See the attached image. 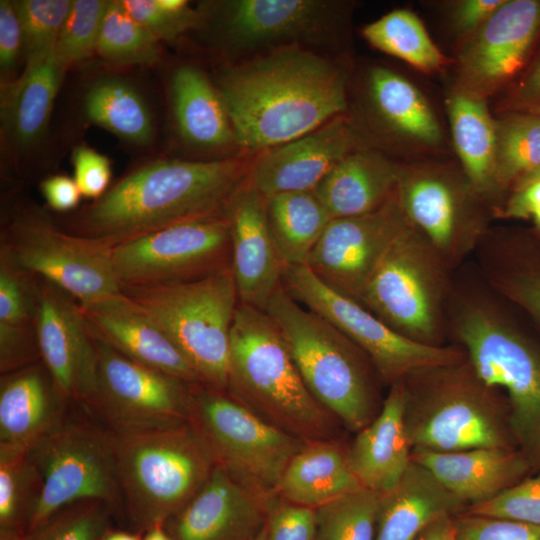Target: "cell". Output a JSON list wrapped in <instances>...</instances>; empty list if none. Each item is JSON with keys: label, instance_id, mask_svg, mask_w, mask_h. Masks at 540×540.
Here are the masks:
<instances>
[{"label": "cell", "instance_id": "cell-46", "mask_svg": "<svg viewBox=\"0 0 540 540\" xmlns=\"http://www.w3.org/2000/svg\"><path fill=\"white\" fill-rule=\"evenodd\" d=\"M109 1L75 0L63 25L56 53L68 67L96 52L103 17Z\"/></svg>", "mask_w": 540, "mask_h": 540}, {"label": "cell", "instance_id": "cell-15", "mask_svg": "<svg viewBox=\"0 0 540 540\" xmlns=\"http://www.w3.org/2000/svg\"><path fill=\"white\" fill-rule=\"evenodd\" d=\"M94 339L98 389L87 413L104 422L105 429L160 428L192 422L193 393L199 385L141 365Z\"/></svg>", "mask_w": 540, "mask_h": 540}, {"label": "cell", "instance_id": "cell-37", "mask_svg": "<svg viewBox=\"0 0 540 540\" xmlns=\"http://www.w3.org/2000/svg\"><path fill=\"white\" fill-rule=\"evenodd\" d=\"M370 92L380 115L397 132L425 144L440 141L435 115L408 80L388 69L375 68L370 75Z\"/></svg>", "mask_w": 540, "mask_h": 540}, {"label": "cell", "instance_id": "cell-23", "mask_svg": "<svg viewBox=\"0 0 540 540\" xmlns=\"http://www.w3.org/2000/svg\"><path fill=\"white\" fill-rule=\"evenodd\" d=\"M266 499L217 464L196 495L164 526L173 540H248L267 514Z\"/></svg>", "mask_w": 540, "mask_h": 540}, {"label": "cell", "instance_id": "cell-6", "mask_svg": "<svg viewBox=\"0 0 540 540\" xmlns=\"http://www.w3.org/2000/svg\"><path fill=\"white\" fill-rule=\"evenodd\" d=\"M403 381L411 450L518 449L505 397L484 383L467 358L417 371Z\"/></svg>", "mask_w": 540, "mask_h": 540}, {"label": "cell", "instance_id": "cell-32", "mask_svg": "<svg viewBox=\"0 0 540 540\" xmlns=\"http://www.w3.org/2000/svg\"><path fill=\"white\" fill-rule=\"evenodd\" d=\"M362 488L347 451L329 439L306 442L287 465L277 494L294 504L317 509Z\"/></svg>", "mask_w": 540, "mask_h": 540}, {"label": "cell", "instance_id": "cell-58", "mask_svg": "<svg viewBox=\"0 0 540 540\" xmlns=\"http://www.w3.org/2000/svg\"><path fill=\"white\" fill-rule=\"evenodd\" d=\"M101 540H143L142 534L138 532H127L109 529Z\"/></svg>", "mask_w": 540, "mask_h": 540}, {"label": "cell", "instance_id": "cell-36", "mask_svg": "<svg viewBox=\"0 0 540 540\" xmlns=\"http://www.w3.org/2000/svg\"><path fill=\"white\" fill-rule=\"evenodd\" d=\"M266 215L272 239L286 266L307 265L312 250L332 220L314 191L269 196Z\"/></svg>", "mask_w": 540, "mask_h": 540}, {"label": "cell", "instance_id": "cell-25", "mask_svg": "<svg viewBox=\"0 0 540 540\" xmlns=\"http://www.w3.org/2000/svg\"><path fill=\"white\" fill-rule=\"evenodd\" d=\"M411 460L427 469L467 506L490 500L533 473L516 448L453 452L412 449Z\"/></svg>", "mask_w": 540, "mask_h": 540}, {"label": "cell", "instance_id": "cell-43", "mask_svg": "<svg viewBox=\"0 0 540 540\" xmlns=\"http://www.w3.org/2000/svg\"><path fill=\"white\" fill-rule=\"evenodd\" d=\"M380 494L365 488L316 509L317 540H375Z\"/></svg>", "mask_w": 540, "mask_h": 540}, {"label": "cell", "instance_id": "cell-13", "mask_svg": "<svg viewBox=\"0 0 540 540\" xmlns=\"http://www.w3.org/2000/svg\"><path fill=\"white\" fill-rule=\"evenodd\" d=\"M30 455L39 473L40 492L26 535L59 510L80 501H101L122 513L114 458L105 429L66 419Z\"/></svg>", "mask_w": 540, "mask_h": 540}, {"label": "cell", "instance_id": "cell-39", "mask_svg": "<svg viewBox=\"0 0 540 540\" xmlns=\"http://www.w3.org/2000/svg\"><path fill=\"white\" fill-rule=\"evenodd\" d=\"M40 492L30 452L0 449V540H21Z\"/></svg>", "mask_w": 540, "mask_h": 540}, {"label": "cell", "instance_id": "cell-38", "mask_svg": "<svg viewBox=\"0 0 540 540\" xmlns=\"http://www.w3.org/2000/svg\"><path fill=\"white\" fill-rule=\"evenodd\" d=\"M84 111L91 122L132 143L146 144L152 138L149 109L124 81L104 79L92 85L85 96Z\"/></svg>", "mask_w": 540, "mask_h": 540}, {"label": "cell", "instance_id": "cell-19", "mask_svg": "<svg viewBox=\"0 0 540 540\" xmlns=\"http://www.w3.org/2000/svg\"><path fill=\"white\" fill-rule=\"evenodd\" d=\"M540 35V0H506L460 55L464 90L482 98L516 75Z\"/></svg>", "mask_w": 540, "mask_h": 540}, {"label": "cell", "instance_id": "cell-45", "mask_svg": "<svg viewBox=\"0 0 540 540\" xmlns=\"http://www.w3.org/2000/svg\"><path fill=\"white\" fill-rule=\"evenodd\" d=\"M115 510L108 504L80 501L52 515L21 540H101Z\"/></svg>", "mask_w": 540, "mask_h": 540}, {"label": "cell", "instance_id": "cell-22", "mask_svg": "<svg viewBox=\"0 0 540 540\" xmlns=\"http://www.w3.org/2000/svg\"><path fill=\"white\" fill-rule=\"evenodd\" d=\"M352 146L350 125L337 116L299 138L263 150L250 166L248 180L265 198L313 191Z\"/></svg>", "mask_w": 540, "mask_h": 540}, {"label": "cell", "instance_id": "cell-3", "mask_svg": "<svg viewBox=\"0 0 540 540\" xmlns=\"http://www.w3.org/2000/svg\"><path fill=\"white\" fill-rule=\"evenodd\" d=\"M448 315L477 375L504 392L516 447L540 471V332L479 295L452 292Z\"/></svg>", "mask_w": 540, "mask_h": 540}, {"label": "cell", "instance_id": "cell-40", "mask_svg": "<svg viewBox=\"0 0 540 540\" xmlns=\"http://www.w3.org/2000/svg\"><path fill=\"white\" fill-rule=\"evenodd\" d=\"M362 34L378 50L422 71L438 70L445 63V57L431 40L423 23L411 11H391L366 25Z\"/></svg>", "mask_w": 540, "mask_h": 540}, {"label": "cell", "instance_id": "cell-48", "mask_svg": "<svg viewBox=\"0 0 540 540\" xmlns=\"http://www.w3.org/2000/svg\"><path fill=\"white\" fill-rule=\"evenodd\" d=\"M125 10L159 40H173L195 26L198 14L184 0H122Z\"/></svg>", "mask_w": 540, "mask_h": 540}, {"label": "cell", "instance_id": "cell-29", "mask_svg": "<svg viewBox=\"0 0 540 540\" xmlns=\"http://www.w3.org/2000/svg\"><path fill=\"white\" fill-rule=\"evenodd\" d=\"M400 172V167L377 152L352 150L313 191L332 219L361 215L392 196Z\"/></svg>", "mask_w": 540, "mask_h": 540}, {"label": "cell", "instance_id": "cell-50", "mask_svg": "<svg viewBox=\"0 0 540 540\" xmlns=\"http://www.w3.org/2000/svg\"><path fill=\"white\" fill-rule=\"evenodd\" d=\"M454 525L456 540H540V526L513 520L458 514Z\"/></svg>", "mask_w": 540, "mask_h": 540}, {"label": "cell", "instance_id": "cell-57", "mask_svg": "<svg viewBox=\"0 0 540 540\" xmlns=\"http://www.w3.org/2000/svg\"><path fill=\"white\" fill-rule=\"evenodd\" d=\"M416 540H456L454 517L445 515L438 518Z\"/></svg>", "mask_w": 540, "mask_h": 540}, {"label": "cell", "instance_id": "cell-27", "mask_svg": "<svg viewBox=\"0 0 540 540\" xmlns=\"http://www.w3.org/2000/svg\"><path fill=\"white\" fill-rule=\"evenodd\" d=\"M331 7L315 0L231 1L224 27L233 45L253 48L319 33L327 28Z\"/></svg>", "mask_w": 540, "mask_h": 540}, {"label": "cell", "instance_id": "cell-30", "mask_svg": "<svg viewBox=\"0 0 540 540\" xmlns=\"http://www.w3.org/2000/svg\"><path fill=\"white\" fill-rule=\"evenodd\" d=\"M485 247L483 269L490 286L540 332V234L510 232Z\"/></svg>", "mask_w": 540, "mask_h": 540}, {"label": "cell", "instance_id": "cell-51", "mask_svg": "<svg viewBox=\"0 0 540 540\" xmlns=\"http://www.w3.org/2000/svg\"><path fill=\"white\" fill-rule=\"evenodd\" d=\"M74 180L82 196L97 200L109 189L111 165L107 157L86 146L72 155Z\"/></svg>", "mask_w": 540, "mask_h": 540}, {"label": "cell", "instance_id": "cell-8", "mask_svg": "<svg viewBox=\"0 0 540 540\" xmlns=\"http://www.w3.org/2000/svg\"><path fill=\"white\" fill-rule=\"evenodd\" d=\"M170 338L208 388L226 392L231 329L239 297L232 267L165 285L121 286Z\"/></svg>", "mask_w": 540, "mask_h": 540}, {"label": "cell", "instance_id": "cell-4", "mask_svg": "<svg viewBox=\"0 0 540 540\" xmlns=\"http://www.w3.org/2000/svg\"><path fill=\"white\" fill-rule=\"evenodd\" d=\"M226 393L305 442L333 439L335 417L308 390L274 321L242 303L231 329Z\"/></svg>", "mask_w": 540, "mask_h": 540}, {"label": "cell", "instance_id": "cell-59", "mask_svg": "<svg viewBox=\"0 0 540 540\" xmlns=\"http://www.w3.org/2000/svg\"><path fill=\"white\" fill-rule=\"evenodd\" d=\"M143 540H173V538L165 529L164 524L159 523L152 526L145 532Z\"/></svg>", "mask_w": 540, "mask_h": 540}, {"label": "cell", "instance_id": "cell-16", "mask_svg": "<svg viewBox=\"0 0 540 540\" xmlns=\"http://www.w3.org/2000/svg\"><path fill=\"white\" fill-rule=\"evenodd\" d=\"M411 225L396 188L373 211L333 218L306 266L330 288L359 301L388 249Z\"/></svg>", "mask_w": 540, "mask_h": 540}, {"label": "cell", "instance_id": "cell-53", "mask_svg": "<svg viewBox=\"0 0 540 540\" xmlns=\"http://www.w3.org/2000/svg\"><path fill=\"white\" fill-rule=\"evenodd\" d=\"M23 47L20 21L14 3L0 2V66L1 70H13Z\"/></svg>", "mask_w": 540, "mask_h": 540}, {"label": "cell", "instance_id": "cell-31", "mask_svg": "<svg viewBox=\"0 0 540 540\" xmlns=\"http://www.w3.org/2000/svg\"><path fill=\"white\" fill-rule=\"evenodd\" d=\"M37 277L0 249V372L40 361L37 339Z\"/></svg>", "mask_w": 540, "mask_h": 540}, {"label": "cell", "instance_id": "cell-20", "mask_svg": "<svg viewBox=\"0 0 540 540\" xmlns=\"http://www.w3.org/2000/svg\"><path fill=\"white\" fill-rule=\"evenodd\" d=\"M225 215L239 302L265 310L271 296L282 285L286 264L269 230L266 198L248 177L229 201Z\"/></svg>", "mask_w": 540, "mask_h": 540}, {"label": "cell", "instance_id": "cell-54", "mask_svg": "<svg viewBox=\"0 0 540 540\" xmlns=\"http://www.w3.org/2000/svg\"><path fill=\"white\" fill-rule=\"evenodd\" d=\"M40 189L48 205L58 212L74 209L82 197L75 180L64 175L46 178L41 182Z\"/></svg>", "mask_w": 540, "mask_h": 540}, {"label": "cell", "instance_id": "cell-17", "mask_svg": "<svg viewBox=\"0 0 540 540\" xmlns=\"http://www.w3.org/2000/svg\"><path fill=\"white\" fill-rule=\"evenodd\" d=\"M37 284L40 359L67 402L87 412L98 389L95 339L74 297L46 279Z\"/></svg>", "mask_w": 540, "mask_h": 540}, {"label": "cell", "instance_id": "cell-34", "mask_svg": "<svg viewBox=\"0 0 540 540\" xmlns=\"http://www.w3.org/2000/svg\"><path fill=\"white\" fill-rule=\"evenodd\" d=\"M175 118L181 135L201 147H220L235 135L218 90L195 67L176 70L171 83Z\"/></svg>", "mask_w": 540, "mask_h": 540}, {"label": "cell", "instance_id": "cell-61", "mask_svg": "<svg viewBox=\"0 0 540 540\" xmlns=\"http://www.w3.org/2000/svg\"><path fill=\"white\" fill-rule=\"evenodd\" d=\"M248 540H267V530L265 524L254 536Z\"/></svg>", "mask_w": 540, "mask_h": 540}, {"label": "cell", "instance_id": "cell-9", "mask_svg": "<svg viewBox=\"0 0 540 540\" xmlns=\"http://www.w3.org/2000/svg\"><path fill=\"white\" fill-rule=\"evenodd\" d=\"M448 270L411 225L388 249L359 302L397 333L441 346L452 293Z\"/></svg>", "mask_w": 540, "mask_h": 540}, {"label": "cell", "instance_id": "cell-42", "mask_svg": "<svg viewBox=\"0 0 540 540\" xmlns=\"http://www.w3.org/2000/svg\"><path fill=\"white\" fill-rule=\"evenodd\" d=\"M159 39L138 23L120 1H109L96 52L113 65H152L160 57Z\"/></svg>", "mask_w": 540, "mask_h": 540}, {"label": "cell", "instance_id": "cell-47", "mask_svg": "<svg viewBox=\"0 0 540 540\" xmlns=\"http://www.w3.org/2000/svg\"><path fill=\"white\" fill-rule=\"evenodd\" d=\"M460 514L507 519L540 526V471L490 500L467 506Z\"/></svg>", "mask_w": 540, "mask_h": 540}, {"label": "cell", "instance_id": "cell-28", "mask_svg": "<svg viewBox=\"0 0 540 540\" xmlns=\"http://www.w3.org/2000/svg\"><path fill=\"white\" fill-rule=\"evenodd\" d=\"M466 507L427 469L412 461L400 482L380 494L375 540H416L438 518L458 515Z\"/></svg>", "mask_w": 540, "mask_h": 540}, {"label": "cell", "instance_id": "cell-10", "mask_svg": "<svg viewBox=\"0 0 540 540\" xmlns=\"http://www.w3.org/2000/svg\"><path fill=\"white\" fill-rule=\"evenodd\" d=\"M282 286L358 346L389 385L417 371L467 358L462 347L427 345L397 333L359 301L327 286L306 265H287Z\"/></svg>", "mask_w": 540, "mask_h": 540}, {"label": "cell", "instance_id": "cell-26", "mask_svg": "<svg viewBox=\"0 0 540 540\" xmlns=\"http://www.w3.org/2000/svg\"><path fill=\"white\" fill-rule=\"evenodd\" d=\"M404 381L390 385L374 420L357 432L347 450L350 467L365 489L385 493L402 479L411 464V446L405 428Z\"/></svg>", "mask_w": 540, "mask_h": 540}, {"label": "cell", "instance_id": "cell-12", "mask_svg": "<svg viewBox=\"0 0 540 540\" xmlns=\"http://www.w3.org/2000/svg\"><path fill=\"white\" fill-rule=\"evenodd\" d=\"M0 249L21 269L55 284L80 304L121 290L112 247L72 234L36 211L17 212L1 230Z\"/></svg>", "mask_w": 540, "mask_h": 540}, {"label": "cell", "instance_id": "cell-2", "mask_svg": "<svg viewBox=\"0 0 540 540\" xmlns=\"http://www.w3.org/2000/svg\"><path fill=\"white\" fill-rule=\"evenodd\" d=\"M250 167L238 159L157 160L125 175L64 229L110 247L223 213Z\"/></svg>", "mask_w": 540, "mask_h": 540}, {"label": "cell", "instance_id": "cell-21", "mask_svg": "<svg viewBox=\"0 0 540 540\" xmlns=\"http://www.w3.org/2000/svg\"><path fill=\"white\" fill-rule=\"evenodd\" d=\"M80 307L92 335L121 355L187 384L203 385L161 327L121 290Z\"/></svg>", "mask_w": 540, "mask_h": 540}, {"label": "cell", "instance_id": "cell-14", "mask_svg": "<svg viewBox=\"0 0 540 540\" xmlns=\"http://www.w3.org/2000/svg\"><path fill=\"white\" fill-rule=\"evenodd\" d=\"M121 286H154L198 280L231 267L225 211L177 224L112 248Z\"/></svg>", "mask_w": 540, "mask_h": 540}, {"label": "cell", "instance_id": "cell-41", "mask_svg": "<svg viewBox=\"0 0 540 540\" xmlns=\"http://www.w3.org/2000/svg\"><path fill=\"white\" fill-rule=\"evenodd\" d=\"M540 167V115L513 112L496 123L495 187L512 190Z\"/></svg>", "mask_w": 540, "mask_h": 540}, {"label": "cell", "instance_id": "cell-49", "mask_svg": "<svg viewBox=\"0 0 540 540\" xmlns=\"http://www.w3.org/2000/svg\"><path fill=\"white\" fill-rule=\"evenodd\" d=\"M266 516L267 540H317V515L314 508L294 504L282 497L276 499L274 496L268 502Z\"/></svg>", "mask_w": 540, "mask_h": 540}, {"label": "cell", "instance_id": "cell-55", "mask_svg": "<svg viewBox=\"0 0 540 540\" xmlns=\"http://www.w3.org/2000/svg\"><path fill=\"white\" fill-rule=\"evenodd\" d=\"M511 105L514 112L540 115V56L518 81Z\"/></svg>", "mask_w": 540, "mask_h": 540}, {"label": "cell", "instance_id": "cell-52", "mask_svg": "<svg viewBox=\"0 0 540 540\" xmlns=\"http://www.w3.org/2000/svg\"><path fill=\"white\" fill-rule=\"evenodd\" d=\"M497 215L501 218L531 221L532 229L540 234V178L512 190L505 205L497 211Z\"/></svg>", "mask_w": 540, "mask_h": 540}, {"label": "cell", "instance_id": "cell-24", "mask_svg": "<svg viewBox=\"0 0 540 540\" xmlns=\"http://www.w3.org/2000/svg\"><path fill=\"white\" fill-rule=\"evenodd\" d=\"M67 405L41 360L1 375L0 449L30 452L66 420Z\"/></svg>", "mask_w": 540, "mask_h": 540}, {"label": "cell", "instance_id": "cell-56", "mask_svg": "<svg viewBox=\"0 0 540 540\" xmlns=\"http://www.w3.org/2000/svg\"><path fill=\"white\" fill-rule=\"evenodd\" d=\"M506 0H466L460 2L453 15L455 27L462 32H474Z\"/></svg>", "mask_w": 540, "mask_h": 540}, {"label": "cell", "instance_id": "cell-7", "mask_svg": "<svg viewBox=\"0 0 540 540\" xmlns=\"http://www.w3.org/2000/svg\"><path fill=\"white\" fill-rule=\"evenodd\" d=\"M264 311L278 327L313 397L352 431L371 423L382 405L375 384L377 372L366 354L294 300L282 285Z\"/></svg>", "mask_w": 540, "mask_h": 540}, {"label": "cell", "instance_id": "cell-5", "mask_svg": "<svg viewBox=\"0 0 540 540\" xmlns=\"http://www.w3.org/2000/svg\"><path fill=\"white\" fill-rule=\"evenodd\" d=\"M105 431L114 458L122 513L141 534L156 524H165L180 511L217 465L192 423Z\"/></svg>", "mask_w": 540, "mask_h": 540}, {"label": "cell", "instance_id": "cell-1", "mask_svg": "<svg viewBox=\"0 0 540 540\" xmlns=\"http://www.w3.org/2000/svg\"><path fill=\"white\" fill-rule=\"evenodd\" d=\"M217 90L236 143L247 149L292 141L346 107L341 71L324 57L296 47L229 68Z\"/></svg>", "mask_w": 540, "mask_h": 540}, {"label": "cell", "instance_id": "cell-33", "mask_svg": "<svg viewBox=\"0 0 540 540\" xmlns=\"http://www.w3.org/2000/svg\"><path fill=\"white\" fill-rule=\"evenodd\" d=\"M66 69L55 51L43 62L25 67L20 78L6 87L2 115L18 146H32L44 135Z\"/></svg>", "mask_w": 540, "mask_h": 540}, {"label": "cell", "instance_id": "cell-35", "mask_svg": "<svg viewBox=\"0 0 540 540\" xmlns=\"http://www.w3.org/2000/svg\"><path fill=\"white\" fill-rule=\"evenodd\" d=\"M455 149L471 188L485 193L495 186L496 124L483 98L464 89L448 99Z\"/></svg>", "mask_w": 540, "mask_h": 540}, {"label": "cell", "instance_id": "cell-11", "mask_svg": "<svg viewBox=\"0 0 540 540\" xmlns=\"http://www.w3.org/2000/svg\"><path fill=\"white\" fill-rule=\"evenodd\" d=\"M216 463L266 499L277 495L281 477L305 441L264 421L226 392L194 389L191 422Z\"/></svg>", "mask_w": 540, "mask_h": 540}, {"label": "cell", "instance_id": "cell-60", "mask_svg": "<svg viewBox=\"0 0 540 540\" xmlns=\"http://www.w3.org/2000/svg\"><path fill=\"white\" fill-rule=\"evenodd\" d=\"M539 178H540V167L537 170H535L534 172H532L530 175H528L526 178H524L521 182H519L516 185L515 188H517V187H519V186H521V185H523V184H525V183H527L529 181H532L534 179H539Z\"/></svg>", "mask_w": 540, "mask_h": 540}, {"label": "cell", "instance_id": "cell-18", "mask_svg": "<svg viewBox=\"0 0 540 540\" xmlns=\"http://www.w3.org/2000/svg\"><path fill=\"white\" fill-rule=\"evenodd\" d=\"M397 194L412 226L448 269L478 249L484 240L483 224L470 211L466 194L447 178L401 169Z\"/></svg>", "mask_w": 540, "mask_h": 540}, {"label": "cell", "instance_id": "cell-44", "mask_svg": "<svg viewBox=\"0 0 540 540\" xmlns=\"http://www.w3.org/2000/svg\"><path fill=\"white\" fill-rule=\"evenodd\" d=\"M14 5L22 29L25 67L34 66L56 51L72 1L23 0Z\"/></svg>", "mask_w": 540, "mask_h": 540}]
</instances>
